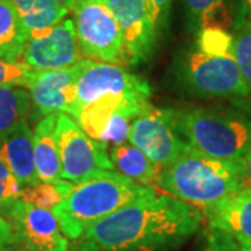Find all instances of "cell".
I'll return each instance as SVG.
<instances>
[{"label":"cell","instance_id":"cell-7","mask_svg":"<svg viewBox=\"0 0 251 251\" xmlns=\"http://www.w3.org/2000/svg\"><path fill=\"white\" fill-rule=\"evenodd\" d=\"M151 87L143 77H138L115 63H105L84 59L80 74L75 81V103L73 109V119L92 100L117 95L126 98L150 100Z\"/></svg>","mask_w":251,"mask_h":251},{"label":"cell","instance_id":"cell-21","mask_svg":"<svg viewBox=\"0 0 251 251\" xmlns=\"http://www.w3.org/2000/svg\"><path fill=\"white\" fill-rule=\"evenodd\" d=\"M31 106L29 92L20 87H0V140L27 120Z\"/></svg>","mask_w":251,"mask_h":251},{"label":"cell","instance_id":"cell-29","mask_svg":"<svg viewBox=\"0 0 251 251\" xmlns=\"http://www.w3.org/2000/svg\"><path fill=\"white\" fill-rule=\"evenodd\" d=\"M202 251H240V246L229 234L209 227Z\"/></svg>","mask_w":251,"mask_h":251},{"label":"cell","instance_id":"cell-2","mask_svg":"<svg viewBox=\"0 0 251 251\" xmlns=\"http://www.w3.org/2000/svg\"><path fill=\"white\" fill-rule=\"evenodd\" d=\"M153 193H156L155 188L140 184L115 171H106L73 183L70 191L52 212L63 234L77 240L91 225Z\"/></svg>","mask_w":251,"mask_h":251},{"label":"cell","instance_id":"cell-3","mask_svg":"<svg viewBox=\"0 0 251 251\" xmlns=\"http://www.w3.org/2000/svg\"><path fill=\"white\" fill-rule=\"evenodd\" d=\"M158 186L172 197L205 211L242 190L240 165L211 158L187 145L162 168Z\"/></svg>","mask_w":251,"mask_h":251},{"label":"cell","instance_id":"cell-17","mask_svg":"<svg viewBox=\"0 0 251 251\" xmlns=\"http://www.w3.org/2000/svg\"><path fill=\"white\" fill-rule=\"evenodd\" d=\"M57 113L44 116L34 131V158L36 175L41 181L62 179V165L56 141Z\"/></svg>","mask_w":251,"mask_h":251},{"label":"cell","instance_id":"cell-34","mask_svg":"<svg viewBox=\"0 0 251 251\" xmlns=\"http://www.w3.org/2000/svg\"><path fill=\"white\" fill-rule=\"evenodd\" d=\"M3 251H31V250H28L27 247H24V246H21V244H18V243L11 242L9 243L4 249H3Z\"/></svg>","mask_w":251,"mask_h":251},{"label":"cell","instance_id":"cell-13","mask_svg":"<svg viewBox=\"0 0 251 251\" xmlns=\"http://www.w3.org/2000/svg\"><path fill=\"white\" fill-rule=\"evenodd\" d=\"M84 59L74 66L57 70H34L27 88L32 106L42 115L52 113L73 115L75 103V81Z\"/></svg>","mask_w":251,"mask_h":251},{"label":"cell","instance_id":"cell-9","mask_svg":"<svg viewBox=\"0 0 251 251\" xmlns=\"http://www.w3.org/2000/svg\"><path fill=\"white\" fill-rule=\"evenodd\" d=\"M190 88L206 98H246L250 95L233 56L194 52L186 73Z\"/></svg>","mask_w":251,"mask_h":251},{"label":"cell","instance_id":"cell-31","mask_svg":"<svg viewBox=\"0 0 251 251\" xmlns=\"http://www.w3.org/2000/svg\"><path fill=\"white\" fill-rule=\"evenodd\" d=\"M221 1L222 0H184V4H186L190 20L194 24H200L201 18L206 11Z\"/></svg>","mask_w":251,"mask_h":251},{"label":"cell","instance_id":"cell-25","mask_svg":"<svg viewBox=\"0 0 251 251\" xmlns=\"http://www.w3.org/2000/svg\"><path fill=\"white\" fill-rule=\"evenodd\" d=\"M34 74L25 63L0 57V87H25Z\"/></svg>","mask_w":251,"mask_h":251},{"label":"cell","instance_id":"cell-10","mask_svg":"<svg viewBox=\"0 0 251 251\" xmlns=\"http://www.w3.org/2000/svg\"><path fill=\"white\" fill-rule=\"evenodd\" d=\"M128 143L162 168L175 161L188 145L176 128L173 110L152 106L133 120Z\"/></svg>","mask_w":251,"mask_h":251},{"label":"cell","instance_id":"cell-27","mask_svg":"<svg viewBox=\"0 0 251 251\" xmlns=\"http://www.w3.org/2000/svg\"><path fill=\"white\" fill-rule=\"evenodd\" d=\"M23 186L0 156V208L20 198Z\"/></svg>","mask_w":251,"mask_h":251},{"label":"cell","instance_id":"cell-5","mask_svg":"<svg viewBox=\"0 0 251 251\" xmlns=\"http://www.w3.org/2000/svg\"><path fill=\"white\" fill-rule=\"evenodd\" d=\"M70 13L84 57L115 64L127 63L122 31L105 0H77Z\"/></svg>","mask_w":251,"mask_h":251},{"label":"cell","instance_id":"cell-8","mask_svg":"<svg viewBox=\"0 0 251 251\" xmlns=\"http://www.w3.org/2000/svg\"><path fill=\"white\" fill-rule=\"evenodd\" d=\"M9 222L13 242L31 251H67L69 244L52 211L14 200L0 208Z\"/></svg>","mask_w":251,"mask_h":251},{"label":"cell","instance_id":"cell-1","mask_svg":"<svg viewBox=\"0 0 251 251\" xmlns=\"http://www.w3.org/2000/svg\"><path fill=\"white\" fill-rule=\"evenodd\" d=\"M202 218L197 206L153 193L91 225L77 251L172 250L197 232Z\"/></svg>","mask_w":251,"mask_h":251},{"label":"cell","instance_id":"cell-19","mask_svg":"<svg viewBox=\"0 0 251 251\" xmlns=\"http://www.w3.org/2000/svg\"><path fill=\"white\" fill-rule=\"evenodd\" d=\"M29 36L42 34L69 16V10L54 0H10Z\"/></svg>","mask_w":251,"mask_h":251},{"label":"cell","instance_id":"cell-23","mask_svg":"<svg viewBox=\"0 0 251 251\" xmlns=\"http://www.w3.org/2000/svg\"><path fill=\"white\" fill-rule=\"evenodd\" d=\"M233 57L251 95V18H240L233 34Z\"/></svg>","mask_w":251,"mask_h":251},{"label":"cell","instance_id":"cell-12","mask_svg":"<svg viewBox=\"0 0 251 251\" xmlns=\"http://www.w3.org/2000/svg\"><path fill=\"white\" fill-rule=\"evenodd\" d=\"M116 18L125 42L128 64H138L152 53L158 31L147 0H105Z\"/></svg>","mask_w":251,"mask_h":251},{"label":"cell","instance_id":"cell-20","mask_svg":"<svg viewBox=\"0 0 251 251\" xmlns=\"http://www.w3.org/2000/svg\"><path fill=\"white\" fill-rule=\"evenodd\" d=\"M27 41L28 32L14 6L10 0H0V57L21 62Z\"/></svg>","mask_w":251,"mask_h":251},{"label":"cell","instance_id":"cell-28","mask_svg":"<svg viewBox=\"0 0 251 251\" xmlns=\"http://www.w3.org/2000/svg\"><path fill=\"white\" fill-rule=\"evenodd\" d=\"M232 24H233V21H232L230 11L226 7L224 0L215 6H212L200 21V25L202 28H221V29H226V31H227V28L232 27Z\"/></svg>","mask_w":251,"mask_h":251},{"label":"cell","instance_id":"cell-18","mask_svg":"<svg viewBox=\"0 0 251 251\" xmlns=\"http://www.w3.org/2000/svg\"><path fill=\"white\" fill-rule=\"evenodd\" d=\"M110 161L117 173L140 184H158L162 166L151 161L145 153L128 141L113 145L110 150Z\"/></svg>","mask_w":251,"mask_h":251},{"label":"cell","instance_id":"cell-26","mask_svg":"<svg viewBox=\"0 0 251 251\" xmlns=\"http://www.w3.org/2000/svg\"><path fill=\"white\" fill-rule=\"evenodd\" d=\"M131 117L123 116V115H115L108 122V125L105 126L99 141L103 144H123L128 141V135H130V130H131V125H133Z\"/></svg>","mask_w":251,"mask_h":251},{"label":"cell","instance_id":"cell-36","mask_svg":"<svg viewBox=\"0 0 251 251\" xmlns=\"http://www.w3.org/2000/svg\"><path fill=\"white\" fill-rule=\"evenodd\" d=\"M247 3V16L251 18V0H246Z\"/></svg>","mask_w":251,"mask_h":251},{"label":"cell","instance_id":"cell-24","mask_svg":"<svg viewBox=\"0 0 251 251\" xmlns=\"http://www.w3.org/2000/svg\"><path fill=\"white\" fill-rule=\"evenodd\" d=\"M198 48V50L209 54L233 56V35L221 28H202Z\"/></svg>","mask_w":251,"mask_h":251},{"label":"cell","instance_id":"cell-4","mask_svg":"<svg viewBox=\"0 0 251 251\" xmlns=\"http://www.w3.org/2000/svg\"><path fill=\"white\" fill-rule=\"evenodd\" d=\"M176 128L184 141L221 161L240 163L251 145V120L247 117L212 109L173 110Z\"/></svg>","mask_w":251,"mask_h":251},{"label":"cell","instance_id":"cell-35","mask_svg":"<svg viewBox=\"0 0 251 251\" xmlns=\"http://www.w3.org/2000/svg\"><path fill=\"white\" fill-rule=\"evenodd\" d=\"M57 4H60L62 7H64V9H67L69 11H72L73 9V6L75 4V1L77 0H54Z\"/></svg>","mask_w":251,"mask_h":251},{"label":"cell","instance_id":"cell-33","mask_svg":"<svg viewBox=\"0 0 251 251\" xmlns=\"http://www.w3.org/2000/svg\"><path fill=\"white\" fill-rule=\"evenodd\" d=\"M11 242H13V234H11L10 225L0 212V251H3V249Z\"/></svg>","mask_w":251,"mask_h":251},{"label":"cell","instance_id":"cell-32","mask_svg":"<svg viewBox=\"0 0 251 251\" xmlns=\"http://www.w3.org/2000/svg\"><path fill=\"white\" fill-rule=\"evenodd\" d=\"M240 175H242V183L244 188L251 190V145L249 151L243 156L240 161Z\"/></svg>","mask_w":251,"mask_h":251},{"label":"cell","instance_id":"cell-30","mask_svg":"<svg viewBox=\"0 0 251 251\" xmlns=\"http://www.w3.org/2000/svg\"><path fill=\"white\" fill-rule=\"evenodd\" d=\"M147 4L156 31H161L162 28L166 27L172 0H147Z\"/></svg>","mask_w":251,"mask_h":251},{"label":"cell","instance_id":"cell-16","mask_svg":"<svg viewBox=\"0 0 251 251\" xmlns=\"http://www.w3.org/2000/svg\"><path fill=\"white\" fill-rule=\"evenodd\" d=\"M0 156L23 187L41 181L35 169L34 131L27 120L18 123L0 140Z\"/></svg>","mask_w":251,"mask_h":251},{"label":"cell","instance_id":"cell-11","mask_svg":"<svg viewBox=\"0 0 251 251\" xmlns=\"http://www.w3.org/2000/svg\"><path fill=\"white\" fill-rule=\"evenodd\" d=\"M85 59L80 50L73 18H64L42 34L29 36L21 62L34 70H57Z\"/></svg>","mask_w":251,"mask_h":251},{"label":"cell","instance_id":"cell-15","mask_svg":"<svg viewBox=\"0 0 251 251\" xmlns=\"http://www.w3.org/2000/svg\"><path fill=\"white\" fill-rule=\"evenodd\" d=\"M151 106L152 105L150 103V100L106 95L85 105L74 120L84 130L85 134L99 141L105 126L115 115H123L135 119Z\"/></svg>","mask_w":251,"mask_h":251},{"label":"cell","instance_id":"cell-6","mask_svg":"<svg viewBox=\"0 0 251 251\" xmlns=\"http://www.w3.org/2000/svg\"><path fill=\"white\" fill-rule=\"evenodd\" d=\"M56 141L62 179L75 183L102 172L115 171L108 155V145L85 134L77 122L66 113H57Z\"/></svg>","mask_w":251,"mask_h":251},{"label":"cell","instance_id":"cell-22","mask_svg":"<svg viewBox=\"0 0 251 251\" xmlns=\"http://www.w3.org/2000/svg\"><path fill=\"white\" fill-rule=\"evenodd\" d=\"M72 186L73 181L64 179L56 181H39L34 186L23 187L20 200L38 208L52 211L70 191Z\"/></svg>","mask_w":251,"mask_h":251},{"label":"cell","instance_id":"cell-14","mask_svg":"<svg viewBox=\"0 0 251 251\" xmlns=\"http://www.w3.org/2000/svg\"><path fill=\"white\" fill-rule=\"evenodd\" d=\"M204 215L211 229L221 230L237 244H251V190L244 188L225 198L215 206L205 209Z\"/></svg>","mask_w":251,"mask_h":251},{"label":"cell","instance_id":"cell-37","mask_svg":"<svg viewBox=\"0 0 251 251\" xmlns=\"http://www.w3.org/2000/svg\"><path fill=\"white\" fill-rule=\"evenodd\" d=\"M240 251H251V244L250 246H243V247H240Z\"/></svg>","mask_w":251,"mask_h":251}]
</instances>
